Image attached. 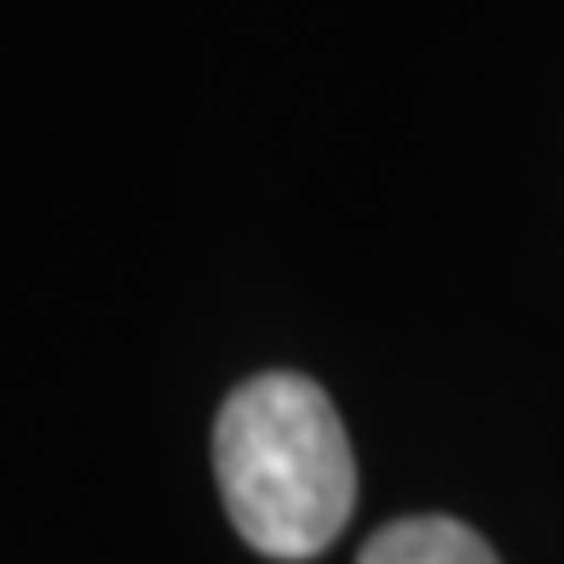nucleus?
I'll return each mask as SVG.
<instances>
[{"label": "nucleus", "mask_w": 564, "mask_h": 564, "mask_svg": "<svg viewBox=\"0 0 564 564\" xmlns=\"http://www.w3.org/2000/svg\"><path fill=\"white\" fill-rule=\"evenodd\" d=\"M214 473L230 524L265 558H317L351 519L357 460L317 380L253 375L214 421Z\"/></svg>", "instance_id": "nucleus-1"}, {"label": "nucleus", "mask_w": 564, "mask_h": 564, "mask_svg": "<svg viewBox=\"0 0 564 564\" xmlns=\"http://www.w3.org/2000/svg\"><path fill=\"white\" fill-rule=\"evenodd\" d=\"M357 564H501L460 519H398L364 547Z\"/></svg>", "instance_id": "nucleus-2"}]
</instances>
